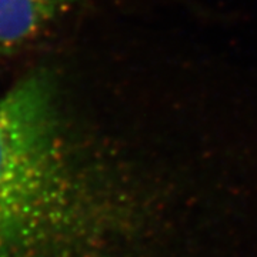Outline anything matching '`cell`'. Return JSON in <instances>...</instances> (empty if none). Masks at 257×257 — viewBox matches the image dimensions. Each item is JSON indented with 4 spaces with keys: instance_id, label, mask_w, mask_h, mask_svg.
I'll list each match as a JSON object with an SVG mask.
<instances>
[{
    "instance_id": "obj_1",
    "label": "cell",
    "mask_w": 257,
    "mask_h": 257,
    "mask_svg": "<svg viewBox=\"0 0 257 257\" xmlns=\"http://www.w3.org/2000/svg\"><path fill=\"white\" fill-rule=\"evenodd\" d=\"M110 220L103 166L52 74H25L0 96V257H103Z\"/></svg>"
},
{
    "instance_id": "obj_2",
    "label": "cell",
    "mask_w": 257,
    "mask_h": 257,
    "mask_svg": "<svg viewBox=\"0 0 257 257\" xmlns=\"http://www.w3.org/2000/svg\"><path fill=\"white\" fill-rule=\"evenodd\" d=\"M67 3L69 0H0V53L39 36Z\"/></svg>"
}]
</instances>
